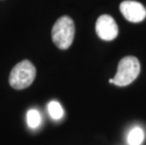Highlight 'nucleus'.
I'll return each instance as SVG.
<instances>
[{
	"mask_svg": "<svg viewBox=\"0 0 146 145\" xmlns=\"http://www.w3.org/2000/svg\"><path fill=\"white\" fill-rule=\"evenodd\" d=\"M48 112L50 114V116L55 120H60L63 117V109L61 107V105L57 101H51L47 106Z\"/></svg>",
	"mask_w": 146,
	"mask_h": 145,
	"instance_id": "7",
	"label": "nucleus"
},
{
	"mask_svg": "<svg viewBox=\"0 0 146 145\" xmlns=\"http://www.w3.org/2000/svg\"><path fill=\"white\" fill-rule=\"evenodd\" d=\"M35 76V66L29 60H25L12 68L9 77V82L15 89H24L32 84Z\"/></svg>",
	"mask_w": 146,
	"mask_h": 145,
	"instance_id": "2",
	"label": "nucleus"
},
{
	"mask_svg": "<svg viewBox=\"0 0 146 145\" xmlns=\"http://www.w3.org/2000/svg\"><path fill=\"white\" fill-rule=\"evenodd\" d=\"M120 11L127 21L131 23H139L146 17V9L138 1L126 0L121 3Z\"/></svg>",
	"mask_w": 146,
	"mask_h": 145,
	"instance_id": "5",
	"label": "nucleus"
},
{
	"mask_svg": "<svg viewBox=\"0 0 146 145\" xmlns=\"http://www.w3.org/2000/svg\"><path fill=\"white\" fill-rule=\"evenodd\" d=\"M52 40L58 48L66 50L73 44L74 37V24L69 16H61L52 28Z\"/></svg>",
	"mask_w": 146,
	"mask_h": 145,
	"instance_id": "1",
	"label": "nucleus"
},
{
	"mask_svg": "<svg viewBox=\"0 0 146 145\" xmlns=\"http://www.w3.org/2000/svg\"><path fill=\"white\" fill-rule=\"evenodd\" d=\"M110 83H111V84H114V79L113 78H110Z\"/></svg>",
	"mask_w": 146,
	"mask_h": 145,
	"instance_id": "9",
	"label": "nucleus"
},
{
	"mask_svg": "<svg viewBox=\"0 0 146 145\" xmlns=\"http://www.w3.org/2000/svg\"><path fill=\"white\" fill-rule=\"evenodd\" d=\"M41 115L40 112L36 109H30L27 113V124L31 128H37L41 124Z\"/></svg>",
	"mask_w": 146,
	"mask_h": 145,
	"instance_id": "8",
	"label": "nucleus"
},
{
	"mask_svg": "<svg viewBox=\"0 0 146 145\" xmlns=\"http://www.w3.org/2000/svg\"><path fill=\"white\" fill-rule=\"evenodd\" d=\"M95 31L98 37L104 41H112L118 36V26L110 15H101L96 21Z\"/></svg>",
	"mask_w": 146,
	"mask_h": 145,
	"instance_id": "4",
	"label": "nucleus"
},
{
	"mask_svg": "<svg viewBox=\"0 0 146 145\" xmlns=\"http://www.w3.org/2000/svg\"><path fill=\"white\" fill-rule=\"evenodd\" d=\"M141 73V64L136 57L127 56L120 60L114 79V84L119 87H125L131 84Z\"/></svg>",
	"mask_w": 146,
	"mask_h": 145,
	"instance_id": "3",
	"label": "nucleus"
},
{
	"mask_svg": "<svg viewBox=\"0 0 146 145\" xmlns=\"http://www.w3.org/2000/svg\"><path fill=\"white\" fill-rule=\"evenodd\" d=\"M144 140V133L141 128L136 127L129 132L127 141L129 145H141Z\"/></svg>",
	"mask_w": 146,
	"mask_h": 145,
	"instance_id": "6",
	"label": "nucleus"
}]
</instances>
